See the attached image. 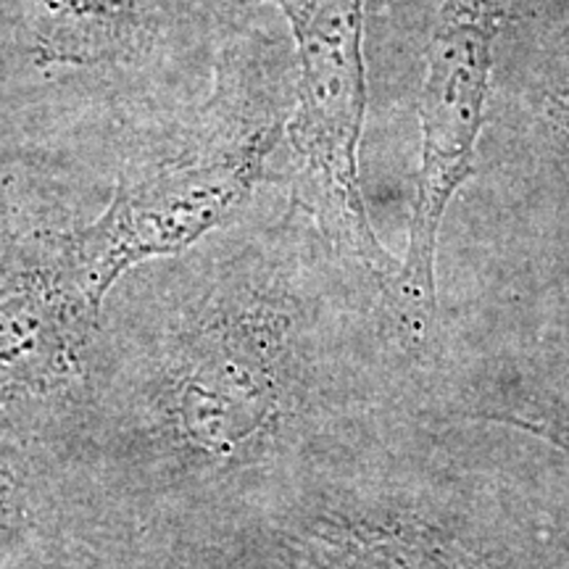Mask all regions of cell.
Masks as SVG:
<instances>
[{
    "mask_svg": "<svg viewBox=\"0 0 569 569\" xmlns=\"http://www.w3.org/2000/svg\"><path fill=\"white\" fill-rule=\"evenodd\" d=\"M277 53L246 30H227L213 88L174 124L119 163L117 188L96 222L61 232L77 284L96 309L132 269L201 246L246 209L282 140Z\"/></svg>",
    "mask_w": 569,
    "mask_h": 569,
    "instance_id": "cell-1",
    "label": "cell"
},
{
    "mask_svg": "<svg viewBox=\"0 0 569 569\" xmlns=\"http://www.w3.org/2000/svg\"><path fill=\"white\" fill-rule=\"evenodd\" d=\"M159 356L174 436L211 465H251L296 398L309 306L288 243L172 269Z\"/></svg>",
    "mask_w": 569,
    "mask_h": 569,
    "instance_id": "cell-2",
    "label": "cell"
},
{
    "mask_svg": "<svg viewBox=\"0 0 569 569\" xmlns=\"http://www.w3.org/2000/svg\"><path fill=\"white\" fill-rule=\"evenodd\" d=\"M206 0H0V77L40 82L67 124L103 127L122 159L190 109L169 80L196 38Z\"/></svg>",
    "mask_w": 569,
    "mask_h": 569,
    "instance_id": "cell-3",
    "label": "cell"
},
{
    "mask_svg": "<svg viewBox=\"0 0 569 569\" xmlns=\"http://www.w3.org/2000/svg\"><path fill=\"white\" fill-rule=\"evenodd\" d=\"M267 3L280 9L296 38V111L284 127L293 151V201L317 219L327 243L365 267L390 298L401 264L375 238L359 180L367 0Z\"/></svg>",
    "mask_w": 569,
    "mask_h": 569,
    "instance_id": "cell-4",
    "label": "cell"
},
{
    "mask_svg": "<svg viewBox=\"0 0 569 569\" xmlns=\"http://www.w3.org/2000/svg\"><path fill=\"white\" fill-rule=\"evenodd\" d=\"M311 569H553L549 546L475 490L417 475L327 511L303 536Z\"/></svg>",
    "mask_w": 569,
    "mask_h": 569,
    "instance_id": "cell-5",
    "label": "cell"
},
{
    "mask_svg": "<svg viewBox=\"0 0 569 569\" xmlns=\"http://www.w3.org/2000/svg\"><path fill=\"white\" fill-rule=\"evenodd\" d=\"M501 17L503 0H443L427 46V77L419 96L422 167L407 259L390 290V303L415 343H422L436 317L440 222L459 188L475 174Z\"/></svg>",
    "mask_w": 569,
    "mask_h": 569,
    "instance_id": "cell-6",
    "label": "cell"
},
{
    "mask_svg": "<svg viewBox=\"0 0 569 569\" xmlns=\"http://www.w3.org/2000/svg\"><path fill=\"white\" fill-rule=\"evenodd\" d=\"M98 315L71 274L59 232L17 240L0 259V393L61 380Z\"/></svg>",
    "mask_w": 569,
    "mask_h": 569,
    "instance_id": "cell-7",
    "label": "cell"
},
{
    "mask_svg": "<svg viewBox=\"0 0 569 569\" xmlns=\"http://www.w3.org/2000/svg\"><path fill=\"white\" fill-rule=\"evenodd\" d=\"M478 419H493V422L519 427V430L551 443L569 465V401L530 398L515 411H490V415H478Z\"/></svg>",
    "mask_w": 569,
    "mask_h": 569,
    "instance_id": "cell-8",
    "label": "cell"
},
{
    "mask_svg": "<svg viewBox=\"0 0 569 569\" xmlns=\"http://www.w3.org/2000/svg\"><path fill=\"white\" fill-rule=\"evenodd\" d=\"M0 498H3V488H0Z\"/></svg>",
    "mask_w": 569,
    "mask_h": 569,
    "instance_id": "cell-9",
    "label": "cell"
}]
</instances>
